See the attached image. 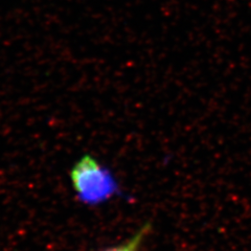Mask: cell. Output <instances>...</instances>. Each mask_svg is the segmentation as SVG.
I'll list each match as a JSON object with an SVG mask.
<instances>
[{
	"label": "cell",
	"instance_id": "6da1fadb",
	"mask_svg": "<svg viewBox=\"0 0 251 251\" xmlns=\"http://www.w3.org/2000/svg\"><path fill=\"white\" fill-rule=\"evenodd\" d=\"M70 180L77 199L87 205H100L120 193L112 173L90 155H84L75 162Z\"/></svg>",
	"mask_w": 251,
	"mask_h": 251
},
{
	"label": "cell",
	"instance_id": "7a4b0ae2",
	"mask_svg": "<svg viewBox=\"0 0 251 251\" xmlns=\"http://www.w3.org/2000/svg\"><path fill=\"white\" fill-rule=\"evenodd\" d=\"M151 225L150 223H147L143 225L140 228L132 235V237L127 241L123 243V244L111 247L105 251H139L141 244H143L147 235L150 232Z\"/></svg>",
	"mask_w": 251,
	"mask_h": 251
}]
</instances>
